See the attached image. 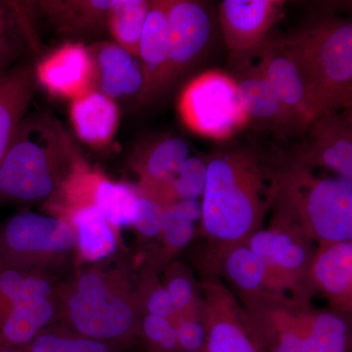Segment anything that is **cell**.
<instances>
[{
  "label": "cell",
  "instance_id": "obj_1",
  "mask_svg": "<svg viewBox=\"0 0 352 352\" xmlns=\"http://www.w3.org/2000/svg\"><path fill=\"white\" fill-rule=\"evenodd\" d=\"M276 193L274 168L249 150L208 157L201 223L215 250L244 243L263 228Z\"/></svg>",
  "mask_w": 352,
  "mask_h": 352
},
{
  "label": "cell",
  "instance_id": "obj_2",
  "mask_svg": "<svg viewBox=\"0 0 352 352\" xmlns=\"http://www.w3.org/2000/svg\"><path fill=\"white\" fill-rule=\"evenodd\" d=\"M80 159L56 120L46 115L23 120L0 166V201L48 203Z\"/></svg>",
  "mask_w": 352,
  "mask_h": 352
},
{
  "label": "cell",
  "instance_id": "obj_3",
  "mask_svg": "<svg viewBox=\"0 0 352 352\" xmlns=\"http://www.w3.org/2000/svg\"><path fill=\"white\" fill-rule=\"evenodd\" d=\"M277 193L272 221L298 231L319 245L352 239V180L319 177L294 161L274 168Z\"/></svg>",
  "mask_w": 352,
  "mask_h": 352
},
{
  "label": "cell",
  "instance_id": "obj_4",
  "mask_svg": "<svg viewBox=\"0 0 352 352\" xmlns=\"http://www.w3.org/2000/svg\"><path fill=\"white\" fill-rule=\"evenodd\" d=\"M282 41L302 69L323 113L351 111V21L340 17L318 18L291 36L282 38Z\"/></svg>",
  "mask_w": 352,
  "mask_h": 352
},
{
  "label": "cell",
  "instance_id": "obj_5",
  "mask_svg": "<svg viewBox=\"0 0 352 352\" xmlns=\"http://www.w3.org/2000/svg\"><path fill=\"white\" fill-rule=\"evenodd\" d=\"M65 305L69 332L120 346H129L139 336L138 293L126 283H111L104 272L82 273Z\"/></svg>",
  "mask_w": 352,
  "mask_h": 352
},
{
  "label": "cell",
  "instance_id": "obj_6",
  "mask_svg": "<svg viewBox=\"0 0 352 352\" xmlns=\"http://www.w3.org/2000/svg\"><path fill=\"white\" fill-rule=\"evenodd\" d=\"M177 110L190 131L214 140L230 139L249 124L237 83L219 69L191 78L180 92Z\"/></svg>",
  "mask_w": 352,
  "mask_h": 352
},
{
  "label": "cell",
  "instance_id": "obj_7",
  "mask_svg": "<svg viewBox=\"0 0 352 352\" xmlns=\"http://www.w3.org/2000/svg\"><path fill=\"white\" fill-rule=\"evenodd\" d=\"M76 248L75 229L64 217L22 212L0 224V266L41 271Z\"/></svg>",
  "mask_w": 352,
  "mask_h": 352
},
{
  "label": "cell",
  "instance_id": "obj_8",
  "mask_svg": "<svg viewBox=\"0 0 352 352\" xmlns=\"http://www.w3.org/2000/svg\"><path fill=\"white\" fill-rule=\"evenodd\" d=\"M254 333L266 352H308L315 310L309 302L289 298L243 300Z\"/></svg>",
  "mask_w": 352,
  "mask_h": 352
},
{
  "label": "cell",
  "instance_id": "obj_9",
  "mask_svg": "<svg viewBox=\"0 0 352 352\" xmlns=\"http://www.w3.org/2000/svg\"><path fill=\"white\" fill-rule=\"evenodd\" d=\"M200 289L201 320L206 331L203 352H266L244 307L226 287L205 280Z\"/></svg>",
  "mask_w": 352,
  "mask_h": 352
},
{
  "label": "cell",
  "instance_id": "obj_10",
  "mask_svg": "<svg viewBox=\"0 0 352 352\" xmlns=\"http://www.w3.org/2000/svg\"><path fill=\"white\" fill-rule=\"evenodd\" d=\"M168 61L164 95L170 92L207 52L212 19L208 7L193 0H166Z\"/></svg>",
  "mask_w": 352,
  "mask_h": 352
},
{
  "label": "cell",
  "instance_id": "obj_11",
  "mask_svg": "<svg viewBox=\"0 0 352 352\" xmlns=\"http://www.w3.org/2000/svg\"><path fill=\"white\" fill-rule=\"evenodd\" d=\"M250 58L263 72L300 135H303L307 127L324 113L282 38L268 36Z\"/></svg>",
  "mask_w": 352,
  "mask_h": 352
},
{
  "label": "cell",
  "instance_id": "obj_12",
  "mask_svg": "<svg viewBox=\"0 0 352 352\" xmlns=\"http://www.w3.org/2000/svg\"><path fill=\"white\" fill-rule=\"evenodd\" d=\"M284 6L280 0H224L220 3V29L232 64L248 59L258 50Z\"/></svg>",
  "mask_w": 352,
  "mask_h": 352
},
{
  "label": "cell",
  "instance_id": "obj_13",
  "mask_svg": "<svg viewBox=\"0 0 352 352\" xmlns=\"http://www.w3.org/2000/svg\"><path fill=\"white\" fill-rule=\"evenodd\" d=\"M294 161L309 168H327L352 180L351 110L327 111L307 127Z\"/></svg>",
  "mask_w": 352,
  "mask_h": 352
},
{
  "label": "cell",
  "instance_id": "obj_14",
  "mask_svg": "<svg viewBox=\"0 0 352 352\" xmlns=\"http://www.w3.org/2000/svg\"><path fill=\"white\" fill-rule=\"evenodd\" d=\"M94 65V90L119 102L141 105L145 75L139 58L115 41H101L88 47Z\"/></svg>",
  "mask_w": 352,
  "mask_h": 352
},
{
  "label": "cell",
  "instance_id": "obj_15",
  "mask_svg": "<svg viewBox=\"0 0 352 352\" xmlns=\"http://www.w3.org/2000/svg\"><path fill=\"white\" fill-rule=\"evenodd\" d=\"M189 154L186 141L171 134L149 138L136 146L129 166L139 177L138 191L166 207L168 183Z\"/></svg>",
  "mask_w": 352,
  "mask_h": 352
},
{
  "label": "cell",
  "instance_id": "obj_16",
  "mask_svg": "<svg viewBox=\"0 0 352 352\" xmlns=\"http://www.w3.org/2000/svg\"><path fill=\"white\" fill-rule=\"evenodd\" d=\"M232 76L248 117L249 124L261 129H267L280 138L298 134L295 122L278 99L276 94L266 80L263 72L251 58L233 64Z\"/></svg>",
  "mask_w": 352,
  "mask_h": 352
},
{
  "label": "cell",
  "instance_id": "obj_17",
  "mask_svg": "<svg viewBox=\"0 0 352 352\" xmlns=\"http://www.w3.org/2000/svg\"><path fill=\"white\" fill-rule=\"evenodd\" d=\"M36 80L50 94L75 100L94 90V65L87 46L68 41L38 62Z\"/></svg>",
  "mask_w": 352,
  "mask_h": 352
},
{
  "label": "cell",
  "instance_id": "obj_18",
  "mask_svg": "<svg viewBox=\"0 0 352 352\" xmlns=\"http://www.w3.org/2000/svg\"><path fill=\"white\" fill-rule=\"evenodd\" d=\"M314 291H320L342 315L351 314L352 242L319 245L308 271Z\"/></svg>",
  "mask_w": 352,
  "mask_h": 352
},
{
  "label": "cell",
  "instance_id": "obj_19",
  "mask_svg": "<svg viewBox=\"0 0 352 352\" xmlns=\"http://www.w3.org/2000/svg\"><path fill=\"white\" fill-rule=\"evenodd\" d=\"M139 60L145 75L141 105L164 96L168 61V24L166 0L151 1L139 44Z\"/></svg>",
  "mask_w": 352,
  "mask_h": 352
},
{
  "label": "cell",
  "instance_id": "obj_20",
  "mask_svg": "<svg viewBox=\"0 0 352 352\" xmlns=\"http://www.w3.org/2000/svg\"><path fill=\"white\" fill-rule=\"evenodd\" d=\"M212 264L217 273L238 289L242 300L279 298L271 284L265 265L247 243L214 250Z\"/></svg>",
  "mask_w": 352,
  "mask_h": 352
},
{
  "label": "cell",
  "instance_id": "obj_21",
  "mask_svg": "<svg viewBox=\"0 0 352 352\" xmlns=\"http://www.w3.org/2000/svg\"><path fill=\"white\" fill-rule=\"evenodd\" d=\"M69 117L78 138L99 149L110 144L115 138L120 108L112 99L91 90L72 101Z\"/></svg>",
  "mask_w": 352,
  "mask_h": 352
},
{
  "label": "cell",
  "instance_id": "obj_22",
  "mask_svg": "<svg viewBox=\"0 0 352 352\" xmlns=\"http://www.w3.org/2000/svg\"><path fill=\"white\" fill-rule=\"evenodd\" d=\"M34 78V69L30 66L0 76V166L31 103Z\"/></svg>",
  "mask_w": 352,
  "mask_h": 352
},
{
  "label": "cell",
  "instance_id": "obj_23",
  "mask_svg": "<svg viewBox=\"0 0 352 352\" xmlns=\"http://www.w3.org/2000/svg\"><path fill=\"white\" fill-rule=\"evenodd\" d=\"M57 217L69 220L75 229L76 249L83 261L99 263L117 251L118 230L99 208L87 206L67 210Z\"/></svg>",
  "mask_w": 352,
  "mask_h": 352
},
{
  "label": "cell",
  "instance_id": "obj_24",
  "mask_svg": "<svg viewBox=\"0 0 352 352\" xmlns=\"http://www.w3.org/2000/svg\"><path fill=\"white\" fill-rule=\"evenodd\" d=\"M113 0H50L39 2L41 12L66 34H85L107 25L108 12Z\"/></svg>",
  "mask_w": 352,
  "mask_h": 352
},
{
  "label": "cell",
  "instance_id": "obj_25",
  "mask_svg": "<svg viewBox=\"0 0 352 352\" xmlns=\"http://www.w3.org/2000/svg\"><path fill=\"white\" fill-rule=\"evenodd\" d=\"M150 3L147 0H113L108 12L107 25L115 43L138 58Z\"/></svg>",
  "mask_w": 352,
  "mask_h": 352
},
{
  "label": "cell",
  "instance_id": "obj_26",
  "mask_svg": "<svg viewBox=\"0 0 352 352\" xmlns=\"http://www.w3.org/2000/svg\"><path fill=\"white\" fill-rule=\"evenodd\" d=\"M164 286L173 300L178 321L182 319L201 320L200 284L197 283L188 268L180 263L171 265L166 272Z\"/></svg>",
  "mask_w": 352,
  "mask_h": 352
},
{
  "label": "cell",
  "instance_id": "obj_27",
  "mask_svg": "<svg viewBox=\"0 0 352 352\" xmlns=\"http://www.w3.org/2000/svg\"><path fill=\"white\" fill-rule=\"evenodd\" d=\"M349 346L351 333L344 315L315 311L308 336V352H347Z\"/></svg>",
  "mask_w": 352,
  "mask_h": 352
},
{
  "label": "cell",
  "instance_id": "obj_28",
  "mask_svg": "<svg viewBox=\"0 0 352 352\" xmlns=\"http://www.w3.org/2000/svg\"><path fill=\"white\" fill-rule=\"evenodd\" d=\"M207 178V161L188 157L176 170L166 191V206L182 200H199Z\"/></svg>",
  "mask_w": 352,
  "mask_h": 352
},
{
  "label": "cell",
  "instance_id": "obj_29",
  "mask_svg": "<svg viewBox=\"0 0 352 352\" xmlns=\"http://www.w3.org/2000/svg\"><path fill=\"white\" fill-rule=\"evenodd\" d=\"M120 346L67 332L43 331L28 347L29 352H118Z\"/></svg>",
  "mask_w": 352,
  "mask_h": 352
},
{
  "label": "cell",
  "instance_id": "obj_30",
  "mask_svg": "<svg viewBox=\"0 0 352 352\" xmlns=\"http://www.w3.org/2000/svg\"><path fill=\"white\" fill-rule=\"evenodd\" d=\"M22 28L20 4L0 1V76L19 55Z\"/></svg>",
  "mask_w": 352,
  "mask_h": 352
},
{
  "label": "cell",
  "instance_id": "obj_31",
  "mask_svg": "<svg viewBox=\"0 0 352 352\" xmlns=\"http://www.w3.org/2000/svg\"><path fill=\"white\" fill-rule=\"evenodd\" d=\"M138 337L142 338L148 352H179L176 339V326L164 317L143 315Z\"/></svg>",
  "mask_w": 352,
  "mask_h": 352
},
{
  "label": "cell",
  "instance_id": "obj_32",
  "mask_svg": "<svg viewBox=\"0 0 352 352\" xmlns=\"http://www.w3.org/2000/svg\"><path fill=\"white\" fill-rule=\"evenodd\" d=\"M195 223L182 214L173 204L164 208L161 238L168 254L184 249L195 237Z\"/></svg>",
  "mask_w": 352,
  "mask_h": 352
},
{
  "label": "cell",
  "instance_id": "obj_33",
  "mask_svg": "<svg viewBox=\"0 0 352 352\" xmlns=\"http://www.w3.org/2000/svg\"><path fill=\"white\" fill-rule=\"evenodd\" d=\"M164 208L152 197L138 191V205L132 226L135 227L141 237L144 239L161 237Z\"/></svg>",
  "mask_w": 352,
  "mask_h": 352
},
{
  "label": "cell",
  "instance_id": "obj_34",
  "mask_svg": "<svg viewBox=\"0 0 352 352\" xmlns=\"http://www.w3.org/2000/svg\"><path fill=\"white\" fill-rule=\"evenodd\" d=\"M138 296L140 308H144L145 314L168 318L176 326L178 317L173 300L164 285L154 282L149 283L147 285V289H143L142 293H138Z\"/></svg>",
  "mask_w": 352,
  "mask_h": 352
},
{
  "label": "cell",
  "instance_id": "obj_35",
  "mask_svg": "<svg viewBox=\"0 0 352 352\" xmlns=\"http://www.w3.org/2000/svg\"><path fill=\"white\" fill-rule=\"evenodd\" d=\"M176 339L179 352H203L206 331L199 319H182L176 324Z\"/></svg>",
  "mask_w": 352,
  "mask_h": 352
},
{
  "label": "cell",
  "instance_id": "obj_36",
  "mask_svg": "<svg viewBox=\"0 0 352 352\" xmlns=\"http://www.w3.org/2000/svg\"><path fill=\"white\" fill-rule=\"evenodd\" d=\"M175 208L184 214L187 219L193 221H199L201 219V206L199 200H182L173 203Z\"/></svg>",
  "mask_w": 352,
  "mask_h": 352
},
{
  "label": "cell",
  "instance_id": "obj_37",
  "mask_svg": "<svg viewBox=\"0 0 352 352\" xmlns=\"http://www.w3.org/2000/svg\"><path fill=\"white\" fill-rule=\"evenodd\" d=\"M0 352H29L27 349H0Z\"/></svg>",
  "mask_w": 352,
  "mask_h": 352
}]
</instances>
